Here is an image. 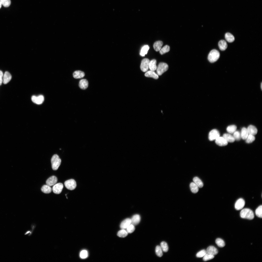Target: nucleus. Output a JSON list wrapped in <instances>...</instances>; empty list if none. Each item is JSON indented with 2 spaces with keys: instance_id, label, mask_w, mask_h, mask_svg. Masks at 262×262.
<instances>
[{
  "instance_id": "obj_11",
  "label": "nucleus",
  "mask_w": 262,
  "mask_h": 262,
  "mask_svg": "<svg viewBox=\"0 0 262 262\" xmlns=\"http://www.w3.org/2000/svg\"><path fill=\"white\" fill-rule=\"evenodd\" d=\"M57 177L54 176H53L48 178L46 181L47 185L50 186L55 184L57 181Z\"/></svg>"
},
{
  "instance_id": "obj_28",
  "label": "nucleus",
  "mask_w": 262,
  "mask_h": 262,
  "mask_svg": "<svg viewBox=\"0 0 262 262\" xmlns=\"http://www.w3.org/2000/svg\"><path fill=\"white\" fill-rule=\"evenodd\" d=\"M190 187L191 191L193 193H196L198 191V187L194 182L190 183Z\"/></svg>"
},
{
  "instance_id": "obj_42",
  "label": "nucleus",
  "mask_w": 262,
  "mask_h": 262,
  "mask_svg": "<svg viewBox=\"0 0 262 262\" xmlns=\"http://www.w3.org/2000/svg\"><path fill=\"white\" fill-rule=\"evenodd\" d=\"M88 254L87 251L85 250H83L81 251L80 253V256L81 258L85 259L88 256Z\"/></svg>"
},
{
  "instance_id": "obj_31",
  "label": "nucleus",
  "mask_w": 262,
  "mask_h": 262,
  "mask_svg": "<svg viewBox=\"0 0 262 262\" xmlns=\"http://www.w3.org/2000/svg\"><path fill=\"white\" fill-rule=\"evenodd\" d=\"M237 127L235 125H231L228 126L227 128V132L230 133H233L236 130Z\"/></svg>"
},
{
  "instance_id": "obj_37",
  "label": "nucleus",
  "mask_w": 262,
  "mask_h": 262,
  "mask_svg": "<svg viewBox=\"0 0 262 262\" xmlns=\"http://www.w3.org/2000/svg\"><path fill=\"white\" fill-rule=\"evenodd\" d=\"M44 97L41 95L37 96L35 103L37 104H42L44 100Z\"/></svg>"
},
{
  "instance_id": "obj_7",
  "label": "nucleus",
  "mask_w": 262,
  "mask_h": 262,
  "mask_svg": "<svg viewBox=\"0 0 262 262\" xmlns=\"http://www.w3.org/2000/svg\"><path fill=\"white\" fill-rule=\"evenodd\" d=\"M220 136V134L218 131L216 129H214L209 132L208 138L210 140L212 141L215 139Z\"/></svg>"
},
{
  "instance_id": "obj_29",
  "label": "nucleus",
  "mask_w": 262,
  "mask_h": 262,
  "mask_svg": "<svg viewBox=\"0 0 262 262\" xmlns=\"http://www.w3.org/2000/svg\"><path fill=\"white\" fill-rule=\"evenodd\" d=\"M149 49V47L148 45L144 46L141 48L140 53V55L142 56H144L145 54H147L148 50Z\"/></svg>"
},
{
  "instance_id": "obj_38",
  "label": "nucleus",
  "mask_w": 262,
  "mask_h": 262,
  "mask_svg": "<svg viewBox=\"0 0 262 262\" xmlns=\"http://www.w3.org/2000/svg\"><path fill=\"white\" fill-rule=\"evenodd\" d=\"M233 136L235 140L237 141L240 140L241 138V133L238 131H236L233 133Z\"/></svg>"
},
{
  "instance_id": "obj_15",
  "label": "nucleus",
  "mask_w": 262,
  "mask_h": 262,
  "mask_svg": "<svg viewBox=\"0 0 262 262\" xmlns=\"http://www.w3.org/2000/svg\"><path fill=\"white\" fill-rule=\"evenodd\" d=\"M88 81L85 79L81 80L79 81V86L81 89L85 90L88 87Z\"/></svg>"
},
{
  "instance_id": "obj_6",
  "label": "nucleus",
  "mask_w": 262,
  "mask_h": 262,
  "mask_svg": "<svg viewBox=\"0 0 262 262\" xmlns=\"http://www.w3.org/2000/svg\"><path fill=\"white\" fill-rule=\"evenodd\" d=\"M149 60L147 58L143 59L141 61L140 66L141 70L144 72L147 71L149 68Z\"/></svg>"
},
{
  "instance_id": "obj_41",
  "label": "nucleus",
  "mask_w": 262,
  "mask_h": 262,
  "mask_svg": "<svg viewBox=\"0 0 262 262\" xmlns=\"http://www.w3.org/2000/svg\"><path fill=\"white\" fill-rule=\"evenodd\" d=\"M203 260L205 261H206L213 259L214 257V255L211 254L206 253L203 256Z\"/></svg>"
},
{
  "instance_id": "obj_30",
  "label": "nucleus",
  "mask_w": 262,
  "mask_h": 262,
  "mask_svg": "<svg viewBox=\"0 0 262 262\" xmlns=\"http://www.w3.org/2000/svg\"><path fill=\"white\" fill-rule=\"evenodd\" d=\"M128 233L124 229H122L119 231L117 233V235L119 237H124L128 235Z\"/></svg>"
},
{
  "instance_id": "obj_46",
  "label": "nucleus",
  "mask_w": 262,
  "mask_h": 262,
  "mask_svg": "<svg viewBox=\"0 0 262 262\" xmlns=\"http://www.w3.org/2000/svg\"><path fill=\"white\" fill-rule=\"evenodd\" d=\"M37 96L34 95L32 96L31 98V99L32 101L34 103H35Z\"/></svg>"
},
{
  "instance_id": "obj_20",
  "label": "nucleus",
  "mask_w": 262,
  "mask_h": 262,
  "mask_svg": "<svg viewBox=\"0 0 262 262\" xmlns=\"http://www.w3.org/2000/svg\"><path fill=\"white\" fill-rule=\"evenodd\" d=\"M218 46L220 50H225L227 47V44L226 41L224 40L220 41L218 43Z\"/></svg>"
},
{
  "instance_id": "obj_40",
  "label": "nucleus",
  "mask_w": 262,
  "mask_h": 262,
  "mask_svg": "<svg viewBox=\"0 0 262 262\" xmlns=\"http://www.w3.org/2000/svg\"><path fill=\"white\" fill-rule=\"evenodd\" d=\"M0 2L2 5L5 7H9L11 4L10 0H0Z\"/></svg>"
},
{
  "instance_id": "obj_1",
  "label": "nucleus",
  "mask_w": 262,
  "mask_h": 262,
  "mask_svg": "<svg viewBox=\"0 0 262 262\" xmlns=\"http://www.w3.org/2000/svg\"><path fill=\"white\" fill-rule=\"evenodd\" d=\"M240 215L242 218L249 220L253 219L254 216L253 212L248 208H244L240 212Z\"/></svg>"
},
{
  "instance_id": "obj_33",
  "label": "nucleus",
  "mask_w": 262,
  "mask_h": 262,
  "mask_svg": "<svg viewBox=\"0 0 262 262\" xmlns=\"http://www.w3.org/2000/svg\"><path fill=\"white\" fill-rule=\"evenodd\" d=\"M170 50V47L167 45H166L164 46L161 49L159 50V52L160 54L163 55L166 53L169 52Z\"/></svg>"
},
{
  "instance_id": "obj_34",
  "label": "nucleus",
  "mask_w": 262,
  "mask_h": 262,
  "mask_svg": "<svg viewBox=\"0 0 262 262\" xmlns=\"http://www.w3.org/2000/svg\"><path fill=\"white\" fill-rule=\"evenodd\" d=\"M215 242L218 246L220 247H223L225 245L224 241L220 238H217L215 240Z\"/></svg>"
},
{
  "instance_id": "obj_21",
  "label": "nucleus",
  "mask_w": 262,
  "mask_h": 262,
  "mask_svg": "<svg viewBox=\"0 0 262 262\" xmlns=\"http://www.w3.org/2000/svg\"><path fill=\"white\" fill-rule=\"evenodd\" d=\"M163 44V42L162 41H156L153 45L154 49L156 51H159L161 49Z\"/></svg>"
},
{
  "instance_id": "obj_23",
  "label": "nucleus",
  "mask_w": 262,
  "mask_h": 262,
  "mask_svg": "<svg viewBox=\"0 0 262 262\" xmlns=\"http://www.w3.org/2000/svg\"><path fill=\"white\" fill-rule=\"evenodd\" d=\"M156 63V61L155 59H152L149 62V68L151 71H154L156 70L157 67Z\"/></svg>"
},
{
  "instance_id": "obj_44",
  "label": "nucleus",
  "mask_w": 262,
  "mask_h": 262,
  "mask_svg": "<svg viewBox=\"0 0 262 262\" xmlns=\"http://www.w3.org/2000/svg\"><path fill=\"white\" fill-rule=\"evenodd\" d=\"M135 229L134 225L131 224H130L127 228L126 231L129 233L133 232Z\"/></svg>"
},
{
  "instance_id": "obj_25",
  "label": "nucleus",
  "mask_w": 262,
  "mask_h": 262,
  "mask_svg": "<svg viewBox=\"0 0 262 262\" xmlns=\"http://www.w3.org/2000/svg\"><path fill=\"white\" fill-rule=\"evenodd\" d=\"M225 38L226 41L229 42H232L235 40L234 36L230 33H226L225 34Z\"/></svg>"
},
{
  "instance_id": "obj_22",
  "label": "nucleus",
  "mask_w": 262,
  "mask_h": 262,
  "mask_svg": "<svg viewBox=\"0 0 262 262\" xmlns=\"http://www.w3.org/2000/svg\"><path fill=\"white\" fill-rule=\"evenodd\" d=\"M223 137L228 142L232 143L234 142L235 140L233 136L230 134L225 133L223 135Z\"/></svg>"
},
{
  "instance_id": "obj_5",
  "label": "nucleus",
  "mask_w": 262,
  "mask_h": 262,
  "mask_svg": "<svg viewBox=\"0 0 262 262\" xmlns=\"http://www.w3.org/2000/svg\"><path fill=\"white\" fill-rule=\"evenodd\" d=\"M64 184L67 189L70 190H74L76 186V181L72 179L66 181Z\"/></svg>"
},
{
  "instance_id": "obj_3",
  "label": "nucleus",
  "mask_w": 262,
  "mask_h": 262,
  "mask_svg": "<svg viewBox=\"0 0 262 262\" xmlns=\"http://www.w3.org/2000/svg\"><path fill=\"white\" fill-rule=\"evenodd\" d=\"M51 162L52 169L56 170L58 169L61 164V160L57 155L55 154L51 158Z\"/></svg>"
},
{
  "instance_id": "obj_13",
  "label": "nucleus",
  "mask_w": 262,
  "mask_h": 262,
  "mask_svg": "<svg viewBox=\"0 0 262 262\" xmlns=\"http://www.w3.org/2000/svg\"><path fill=\"white\" fill-rule=\"evenodd\" d=\"M206 251L207 253L214 255L217 254L218 252L216 248L213 246L208 247Z\"/></svg>"
},
{
  "instance_id": "obj_4",
  "label": "nucleus",
  "mask_w": 262,
  "mask_h": 262,
  "mask_svg": "<svg viewBox=\"0 0 262 262\" xmlns=\"http://www.w3.org/2000/svg\"><path fill=\"white\" fill-rule=\"evenodd\" d=\"M168 69V66L166 63L163 62L160 63L157 67V74L158 75H161L166 71Z\"/></svg>"
},
{
  "instance_id": "obj_18",
  "label": "nucleus",
  "mask_w": 262,
  "mask_h": 262,
  "mask_svg": "<svg viewBox=\"0 0 262 262\" xmlns=\"http://www.w3.org/2000/svg\"><path fill=\"white\" fill-rule=\"evenodd\" d=\"M145 75L146 77H151L155 79H157L159 77L158 75L154 71L151 70L147 72Z\"/></svg>"
},
{
  "instance_id": "obj_26",
  "label": "nucleus",
  "mask_w": 262,
  "mask_h": 262,
  "mask_svg": "<svg viewBox=\"0 0 262 262\" xmlns=\"http://www.w3.org/2000/svg\"><path fill=\"white\" fill-rule=\"evenodd\" d=\"M194 182L199 188H202L203 184L201 180L197 177H195L193 179Z\"/></svg>"
},
{
  "instance_id": "obj_8",
  "label": "nucleus",
  "mask_w": 262,
  "mask_h": 262,
  "mask_svg": "<svg viewBox=\"0 0 262 262\" xmlns=\"http://www.w3.org/2000/svg\"><path fill=\"white\" fill-rule=\"evenodd\" d=\"M63 185L61 183H58L54 185L52 188L53 192L56 194H60L62 191Z\"/></svg>"
},
{
  "instance_id": "obj_48",
  "label": "nucleus",
  "mask_w": 262,
  "mask_h": 262,
  "mask_svg": "<svg viewBox=\"0 0 262 262\" xmlns=\"http://www.w3.org/2000/svg\"><path fill=\"white\" fill-rule=\"evenodd\" d=\"M261 89H262V83H261Z\"/></svg>"
},
{
  "instance_id": "obj_2",
  "label": "nucleus",
  "mask_w": 262,
  "mask_h": 262,
  "mask_svg": "<svg viewBox=\"0 0 262 262\" xmlns=\"http://www.w3.org/2000/svg\"><path fill=\"white\" fill-rule=\"evenodd\" d=\"M220 53L219 51L215 49L211 50L209 53L208 57L209 61L211 63L216 61L219 58Z\"/></svg>"
},
{
  "instance_id": "obj_45",
  "label": "nucleus",
  "mask_w": 262,
  "mask_h": 262,
  "mask_svg": "<svg viewBox=\"0 0 262 262\" xmlns=\"http://www.w3.org/2000/svg\"><path fill=\"white\" fill-rule=\"evenodd\" d=\"M3 76V74L2 72L0 70V85L2 84L3 81L2 79Z\"/></svg>"
},
{
  "instance_id": "obj_12",
  "label": "nucleus",
  "mask_w": 262,
  "mask_h": 262,
  "mask_svg": "<svg viewBox=\"0 0 262 262\" xmlns=\"http://www.w3.org/2000/svg\"><path fill=\"white\" fill-rule=\"evenodd\" d=\"M131 224V219L129 218H126L121 222L120 225V227L122 229H126Z\"/></svg>"
},
{
  "instance_id": "obj_17",
  "label": "nucleus",
  "mask_w": 262,
  "mask_h": 262,
  "mask_svg": "<svg viewBox=\"0 0 262 262\" xmlns=\"http://www.w3.org/2000/svg\"><path fill=\"white\" fill-rule=\"evenodd\" d=\"M12 76L8 72H5L3 78V82L5 84H7L11 80Z\"/></svg>"
},
{
  "instance_id": "obj_35",
  "label": "nucleus",
  "mask_w": 262,
  "mask_h": 262,
  "mask_svg": "<svg viewBox=\"0 0 262 262\" xmlns=\"http://www.w3.org/2000/svg\"><path fill=\"white\" fill-rule=\"evenodd\" d=\"M155 251L157 255L159 257H161L163 255L162 249L160 246H157L156 248Z\"/></svg>"
},
{
  "instance_id": "obj_32",
  "label": "nucleus",
  "mask_w": 262,
  "mask_h": 262,
  "mask_svg": "<svg viewBox=\"0 0 262 262\" xmlns=\"http://www.w3.org/2000/svg\"><path fill=\"white\" fill-rule=\"evenodd\" d=\"M255 213L256 215L258 217L262 218V205L259 206L256 210Z\"/></svg>"
},
{
  "instance_id": "obj_24",
  "label": "nucleus",
  "mask_w": 262,
  "mask_h": 262,
  "mask_svg": "<svg viewBox=\"0 0 262 262\" xmlns=\"http://www.w3.org/2000/svg\"><path fill=\"white\" fill-rule=\"evenodd\" d=\"M247 129L245 127L242 128L241 134V138L243 140H246L248 135Z\"/></svg>"
},
{
  "instance_id": "obj_16",
  "label": "nucleus",
  "mask_w": 262,
  "mask_h": 262,
  "mask_svg": "<svg viewBox=\"0 0 262 262\" xmlns=\"http://www.w3.org/2000/svg\"><path fill=\"white\" fill-rule=\"evenodd\" d=\"M247 129L248 134H249L254 135L256 134L257 133V129L256 127L253 125H249Z\"/></svg>"
},
{
  "instance_id": "obj_36",
  "label": "nucleus",
  "mask_w": 262,
  "mask_h": 262,
  "mask_svg": "<svg viewBox=\"0 0 262 262\" xmlns=\"http://www.w3.org/2000/svg\"><path fill=\"white\" fill-rule=\"evenodd\" d=\"M161 247L163 250L164 252H167L168 250L167 244L164 241L162 242L160 244Z\"/></svg>"
},
{
  "instance_id": "obj_10",
  "label": "nucleus",
  "mask_w": 262,
  "mask_h": 262,
  "mask_svg": "<svg viewBox=\"0 0 262 262\" xmlns=\"http://www.w3.org/2000/svg\"><path fill=\"white\" fill-rule=\"evenodd\" d=\"M216 144L220 146H223L227 145L228 142L223 137L220 136L215 139Z\"/></svg>"
},
{
  "instance_id": "obj_47",
  "label": "nucleus",
  "mask_w": 262,
  "mask_h": 262,
  "mask_svg": "<svg viewBox=\"0 0 262 262\" xmlns=\"http://www.w3.org/2000/svg\"><path fill=\"white\" fill-rule=\"evenodd\" d=\"M1 6H2V4H1V3H0V9L1 8Z\"/></svg>"
},
{
  "instance_id": "obj_43",
  "label": "nucleus",
  "mask_w": 262,
  "mask_h": 262,
  "mask_svg": "<svg viewBox=\"0 0 262 262\" xmlns=\"http://www.w3.org/2000/svg\"><path fill=\"white\" fill-rule=\"evenodd\" d=\"M206 253V252L205 250H202L198 252L196 256L197 257H203Z\"/></svg>"
},
{
  "instance_id": "obj_14",
  "label": "nucleus",
  "mask_w": 262,
  "mask_h": 262,
  "mask_svg": "<svg viewBox=\"0 0 262 262\" xmlns=\"http://www.w3.org/2000/svg\"><path fill=\"white\" fill-rule=\"evenodd\" d=\"M131 220V224L134 225H136L138 224L140 222V215L139 214H135L132 216Z\"/></svg>"
},
{
  "instance_id": "obj_27",
  "label": "nucleus",
  "mask_w": 262,
  "mask_h": 262,
  "mask_svg": "<svg viewBox=\"0 0 262 262\" xmlns=\"http://www.w3.org/2000/svg\"><path fill=\"white\" fill-rule=\"evenodd\" d=\"M41 191L44 193H49L51 192L52 188L50 186L47 185H43L41 188Z\"/></svg>"
},
{
  "instance_id": "obj_19",
  "label": "nucleus",
  "mask_w": 262,
  "mask_h": 262,
  "mask_svg": "<svg viewBox=\"0 0 262 262\" xmlns=\"http://www.w3.org/2000/svg\"><path fill=\"white\" fill-rule=\"evenodd\" d=\"M73 75L75 79H79L85 76V73L82 71L77 70L74 72Z\"/></svg>"
},
{
  "instance_id": "obj_39",
  "label": "nucleus",
  "mask_w": 262,
  "mask_h": 262,
  "mask_svg": "<svg viewBox=\"0 0 262 262\" xmlns=\"http://www.w3.org/2000/svg\"><path fill=\"white\" fill-rule=\"evenodd\" d=\"M255 139V138L254 135L249 134L246 139V142L247 143H251L254 141Z\"/></svg>"
},
{
  "instance_id": "obj_9",
  "label": "nucleus",
  "mask_w": 262,
  "mask_h": 262,
  "mask_svg": "<svg viewBox=\"0 0 262 262\" xmlns=\"http://www.w3.org/2000/svg\"><path fill=\"white\" fill-rule=\"evenodd\" d=\"M245 204V201L242 198L238 199L236 202L235 205V209L237 210L242 209L244 206Z\"/></svg>"
}]
</instances>
